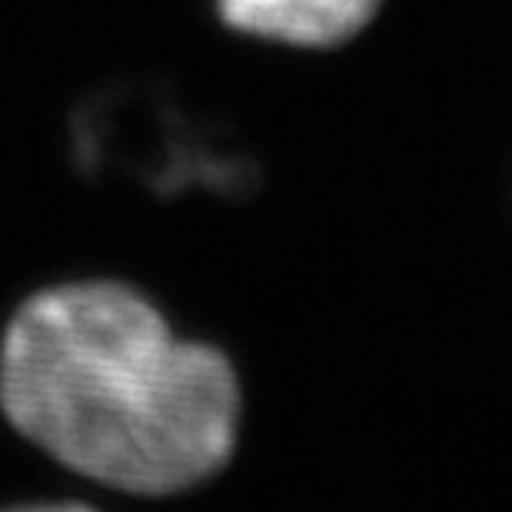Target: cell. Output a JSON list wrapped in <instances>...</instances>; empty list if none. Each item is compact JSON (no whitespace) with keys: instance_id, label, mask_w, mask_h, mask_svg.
I'll use <instances>...</instances> for the list:
<instances>
[{"instance_id":"1","label":"cell","mask_w":512,"mask_h":512,"mask_svg":"<svg viewBox=\"0 0 512 512\" xmlns=\"http://www.w3.org/2000/svg\"><path fill=\"white\" fill-rule=\"evenodd\" d=\"M0 409L74 473L130 496H173L230 463L233 363L173 336L133 286L87 280L30 296L0 346Z\"/></svg>"},{"instance_id":"2","label":"cell","mask_w":512,"mask_h":512,"mask_svg":"<svg viewBox=\"0 0 512 512\" xmlns=\"http://www.w3.org/2000/svg\"><path fill=\"white\" fill-rule=\"evenodd\" d=\"M220 24L243 40L326 54L363 37L386 0H210Z\"/></svg>"},{"instance_id":"3","label":"cell","mask_w":512,"mask_h":512,"mask_svg":"<svg viewBox=\"0 0 512 512\" xmlns=\"http://www.w3.org/2000/svg\"><path fill=\"white\" fill-rule=\"evenodd\" d=\"M0 512H97L80 503H40V506H14V509H0Z\"/></svg>"}]
</instances>
